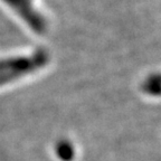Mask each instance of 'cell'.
Instances as JSON below:
<instances>
[]
</instances>
